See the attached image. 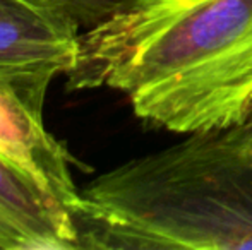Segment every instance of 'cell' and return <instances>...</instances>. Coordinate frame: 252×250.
<instances>
[{
	"label": "cell",
	"mask_w": 252,
	"mask_h": 250,
	"mask_svg": "<svg viewBox=\"0 0 252 250\" xmlns=\"http://www.w3.org/2000/svg\"><path fill=\"white\" fill-rule=\"evenodd\" d=\"M79 194L77 249H252V124L189 134Z\"/></svg>",
	"instance_id": "obj_1"
},
{
	"label": "cell",
	"mask_w": 252,
	"mask_h": 250,
	"mask_svg": "<svg viewBox=\"0 0 252 250\" xmlns=\"http://www.w3.org/2000/svg\"><path fill=\"white\" fill-rule=\"evenodd\" d=\"M144 124L172 134L225 130L252 111V0H197L144 43L94 70Z\"/></svg>",
	"instance_id": "obj_2"
},
{
	"label": "cell",
	"mask_w": 252,
	"mask_h": 250,
	"mask_svg": "<svg viewBox=\"0 0 252 250\" xmlns=\"http://www.w3.org/2000/svg\"><path fill=\"white\" fill-rule=\"evenodd\" d=\"M79 29L60 0H0V83L43 108L52 81L76 65Z\"/></svg>",
	"instance_id": "obj_3"
},
{
	"label": "cell",
	"mask_w": 252,
	"mask_h": 250,
	"mask_svg": "<svg viewBox=\"0 0 252 250\" xmlns=\"http://www.w3.org/2000/svg\"><path fill=\"white\" fill-rule=\"evenodd\" d=\"M41 111L43 108L19 91L0 83V160L62 204L74 218L81 194L70 175L72 156L45 129Z\"/></svg>",
	"instance_id": "obj_4"
},
{
	"label": "cell",
	"mask_w": 252,
	"mask_h": 250,
	"mask_svg": "<svg viewBox=\"0 0 252 250\" xmlns=\"http://www.w3.org/2000/svg\"><path fill=\"white\" fill-rule=\"evenodd\" d=\"M70 213L23 173L0 160V249H77Z\"/></svg>",
	"instance_id": "obj_5"
},
{
	"label": "cell",
	"mask_w": 252,
	"mask_h": 250,
	"mask_svg": "<svg viewBox=\"0 0 252 250\" xmlns=\"http://www.w3.org/2000/svg\"><path fill=\"white\" fill-rule=\"evenodd\" d=\"M81 28L90 29L126 9L134 0H60Z\"/></svg>",
	"instance_id": "obj_6"
},
{
	"label": "cell",
	"mask_w": 252,
	"mask_h": 250,
	"mask_svg": "<svg viewBox=\"0 0 252 250\" xmlns=\"http://www.w3.org/2000/svg\"><path fill=\"white\" fill-rule=\"evenodd\" d=\"M249 122H251V124H252V111H251V118H249Z\"/></svg>",
	"instance_id": "obj_7"
},
{
	"label": "cell",
	"mask_w": 252,
	"mask_h": 250,
	"mask_svg": "<svg viewBox=\"0 0 252 250\" xmlns=\"http://www.w3.org/2000/svg\"><path fill=\"white\" fill-rule=\"evenodd\" d=\"M249 124H251V122H249Z\"/></svg>",
	"instance_id": "obj_8"
}]
</instances>
